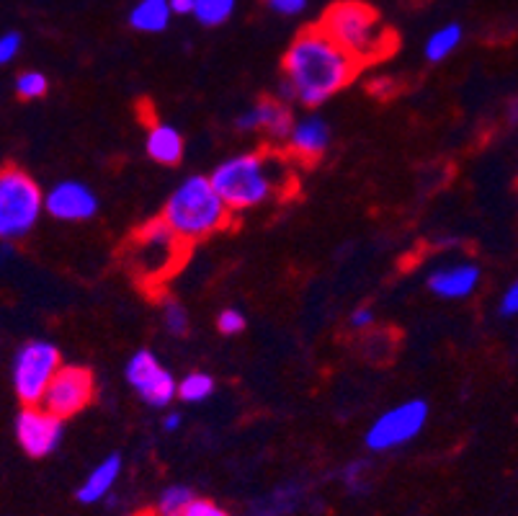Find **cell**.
I'll list each match as a JSON object with an SVG mask.
<instances>
[{"label": "cell", "mask_w": 518, "mask_h": 516, "mask_svg": "<svg viewBox=\"0 0 518 516\" xmlns=\"http://www.w3.org/2000/svg\"><path fill=\"white\" fill-rule=\"evenodd\" d=\"M47 212V191L16 166L0 171V238L11 243L37 228Z\"/></svg>", "instance_id": "6"}, {"label": "cell", "mask_w": 518, "mask_h": 516, "mask_svg": "<svg viewBox=\"0 0 518 516\" xmlns=\"http://www.w3.org/2000/svg\"><path fill=\"white\" fill-rule=\"evenodd\" d=\"M173 16L171 0H137L129 11V26L140 34H160L171 26Z\"/></svg>", "instance_id": "18"}, {"label": "cell", "mask_w": 518, "mask_h": 516, "mask_svg": "<svg viewBox=\"0 0 518 516\" xmlns=\"http://www.w3.org/2000/svg\"><path fill=\"white\" fill-rule=\"evenodd\" d=\"M348 323H351L354 331H366V328H372V323H374V310L366 308V305H361V308H356L354 313H351Z\"/></svg>", "instance_id": "32"}, {"label": "cell", "mask_w": 518, "mask_h": 516, "mask_svg": "<svg viewBox=\"0 0 518 516\" xmlns=\"http://www.w3.org/2000/svg\"><path fill=\"white\" fill-rule=\"evenodd\" d=\"M194 498L191 488L168 486L158 498V516H183Z\"/></svg>", "instance_id": "23"}, {"label": "cell", "mask_w": 518, "mask_h": 516, "mask_svg": "<svg viewBox=\"0 0 518 516\" xmlns=\"http://www.w3.org/2000/svg\"><path fill=\"white\" fill-rule=\"evenodd\" d=\"M281 70V99L297 101L305 109H317L341 93L356 78L361 65L317 24L294 37L284 52Z\"/></svg>", "instance_id": "1"}, {"label": "cell", "mask_w": 518, "mask_h": 516, "mask_svg": "<svg viewBox=\"0 0 518 516\" xmlns=\"http://www.w3.org/2000/svg\"><path fill=\"white\" fill-rule=\"evenodd\" d=\"M320 26L328 31V37L341 44L348 55L364 65L382 62L395 50L397 37L390 26L379 19V13L361 0H341L333 3L323 13Z\"/></svg>", "instance_id": "4"}, {"label": "cell", "mask_w": 518, "mask_h": 516, "mask_svg": "<svg viewBox=\"0 0 518 516\" xmlns=\"http://www.w3.org/2000/svg\"><path fill=\"white\" fill-rule=\"evenodd\" d=\"M119 475H122V455H109L88 473V478L83 480V486L75 491V498L86 506L104 501L114 491Z\"/></svg>", "instance_id": "17"}, {"label": "cell", "mask_w": 518, "mask_h": 516, "mask_svg": "<svg viewBox=\"0 0 518 516\" xmlns=\"http://www.w3.org/2000/svg\"><path fill=\"white\" fill-rule=\"evenodd\" d=\"M498 313L503 318H518V279L513 284H508L506 292L500 295Z\"/></svg>", "instance_id": "28"}, {"label": "cell", "mask_w": 518, "mask_h": 516, "mask_svg": "<svg viewBox=\"0 0 518 516\" xmlns=\"http://www.w3.org/2000/svg\"><path fill=\"white\" fill-rule=\"evenodd\" d=\"M294 122H297V119L292 117V109H289L284 101L261 99L253 106H248L243 114H238L235 127H238L240 132H248V135L263 132L271 142H287Z\"/></svg>", "instance_id": "13"}, {"label": "cell", "mask_w": 518, "mask_h": 516, "mask_svg": "<svg viewBox=\"0 0 518 516\" xmlns=\"http://www.w3.org/2000/svg\"><path fill=\"white\" fill-rule=\"evenodd\" d=\"M101 199L83 181H57L47 191V215L60 222H88L98 215Z\"/></svg>", "instance_id": "12"}, {"label": "cell", "mask_w": 518, "mask_h": 516, "mask_svg": "<svg viewBox=\"0 0 518 516\" xmlns=\"http://www.w3.org/2000/svg\"><path fill=\"white\" fill-rule=\"evenodd\" d=\"M163 217L186 243H199L230 225L232 209L214 186L212 176L191 173L163 204Z\"/></svg>", "instance_id": "3"}, {"label": "cell", "mask_w": 518, "mask_h": 516, "mask_svg": "<svg viewBox=\"0 0 518 516\" xmlns=\"http://www.w3.org/2000/svg\"><path fill=\"white\" fill-rule=\"evenodd\" d=\"M13 91L21 101H39L47 96L49 80L47 75L39 73V70H24L19 78L13 80Z\"/></svg>", "instance_id": "24"}, {"label": "cell", "mask_w": 518, "mask_h": 516, "mask_svg": "<svg viewBox=\"0 0 518 516\" xmlns=\"http://www.w3.org/2000/svg\"><path fill=\"white\" fill-rule=\"evenodd\" d=\"M127 385L150 408H168L178 400V380L150 349H137L124 367Z\"/></svg>", "instance_id": "9"}, {"label": "cell", "mask_w": 518, "mask_h": 516, "mask_svg": "<svg viewBox=\"0 0 518 516\" xmlns=\"http://www.w3.org/2000/svg\"><path fill=\"white\" fill-rule=\"evenodd\" d=\"M145 150L160 166H178L183 160V153H186V142H183L181 129L168 122H155L147 129Z\"/></svg>", "instance_id": "16"}, {"label": "cell", "mask_w": 518, "mask_h": 516, "mask_svg": "<svg viewBox=\"0 0 518 516\" xmlns=\"http://www.w3.org/2000/svg\"><path fill=\"white\" fill-rule=\"evenodd\" d=\"M245 326H248V320H245V315L235 308H227L217 315V331H220L222 336H238V333L245 331Z\"/></svg>", "instance_id": "26"}, {"label": "cell", "mask_w": 518, "mask_h": 516, "mask_svg": "<svg viewBox=\"0 0 518 516\" xmlns=\"http://www.w3.org/2000/svg\"><path fill=\"white\" fill-rule=\"evenodd\" d=\"M171 8L176 16H194L196 0H171Z\"/></svg>", "instance_id": "34"}, {"label": "cell", "mask_w": 518, "mask_h": 516, "mask_svg": "<svg viewBox=\"0 0 518 516\" xmlns=\"http://www.w3.org/2000/svg\"><path fill=\"white\" fill-rule=\"evenodd\" d=\"M294 501H297V488H289V486L279 488V491H274L269 498H266V504L269 506H261V516L266 514V511H271L269 516L284 514V511L292 509Z\"/></svg>", "instance_id": "25"}, {"label": "cell", "mask_w": 518, "mask_h": 516, "mask_svg": "<svg viewBox=\"0 0 518 516\" xmlns=\"http://www.w3.org/2000/svg\"><path fill=\"white\" fill-rule=\"evenodd\" d=\"M181 424H183V416H181V411H171V413H165V418H163V431H168V434H173V431H178V429H181Z\"/></svg>", "instance_id": "35"}, {"label": "cell", "mask_w": 518, "mask_h": 516, "mask_svg": "<svg viewBox=\"0 0 518 516\" xmlns=\"http://www.w3.org/2000/svg\"><path fill=\"white\" fill-rule=\"evenodd\" d=\"M482 282V269L475 261H457L444 264L428 274V292L439 300H467L477 292Z\"/></svg>", "instance_id": "14"}, {"label": "cell", "mask_w": 518, "mask_h": 516, "mask_svg": "<svg viewBox=\"0 0 518 516\" xmlns=\"http://www.w3.org/2000/svg\"><path fill=\"white\" fill-rule=\"evenodd\" d=\"M186 246L189 243L178 238L176 230L163 217H155V220L140 225L129 240L127 264L140 282L160 284L168 274L178 269Z\"/></svg>", "instance_id": "5"}, {"label": "cell", "mask_w": 518, "mask_h": 516, "mask_svg": "<svg viewBox=\"0 0 518 516\" xmlns=\"http://www.w3.org/2000/svg\"><path fill=\"white\" fill-rule=\"evenodd\" d=\"M209 176L232 212L261 207L269 199L281 197L294 181L289 160L274 150L230 155Z\"/></svg>", "instance_id": "2"}, {"label": "cell", "mask_w": 518, "mask_h": 516, "mask_svg": "<svg viewBox=\"0 0 518 516\" xmlns=\"http://www.w3.org/2000/svg\"><path fill=\"white\" fill-rule=\"evenodd\" d=\"M160 320H163L165 333L181 338L189 333V310L183 308L181 300L171 295L160 297Z\"/></svg>", "instance_id": "22"}, {"label": "cell", "mask_w": 518, "mask_h": 516, "mask_svg": "<svg viewBox=\"0 0 518 516\" xmlns=\"http://www.w3.org/2000/svg\"><path fill=\"white\" fill-rule=\"evenodd\" d=\"M93 395H96V380H93L91 369L78 367V364H62L44 395L42 406L68 421L91 406Z\"/></svg>", "instance_id": "11"}, {"label": "cell", "mask_w": 518, "mask_h": 516, "mask_svg": "<svg viewBox=\"0 0 518 516\" xmlns=\"http://www.w3.org/2000/svg\"><path fill=\"white\" fill-rule=\"evenodd\" d=\"M238 0H196L194 19L207 29L222 26L232 19Z\"/></svg>", "instance_id": "21"}, {"label": "cell", "mask_w": 518, "mask_h": 516, "mask_svg": "<svg viewBox=\"0 0 518 516\" xmlns=\"http://www.w3.org/2000/svg\"><path fill=\"white\" fill-rule=\"evenodd\" d=\"M13 434L26 455L42 460L60 447L62 434H65V418L55 416L44 406H21V411L13 418Z\"/></svg>", "instance_id": "10"}, {"label": "cell", "mask_w": 518, "mask_h": 516, "mask_svg": "<svg viewBox=\"0 0 518 516\" xmlns=\"http://www.w3.org/2000/svg\"><path fill=\"white\" fill-rule=\"evenodd\" d=\"M431 406L423 398H410L387 408L374 418V424L366 429L364 444L372 452H390L413 442L428 424Z\"/></svg>", "instance_id": "8"}, {"label": "cell", "mask_w": 518, "mask_h": 516, "mask_svg": "<svg viewBox=\"0 0 518 516\" xmlns=\"http://www.w3.org/2000/svg\"><path fill=\"white\" fill-rule=\"evenodd\" d=\"M364 470H366L364 462H351V465H346V470H343V480H346V486L351 488V491L364 488V480H361Z\"/></svg>", "instance_id": "31"}, {"label": "cell", "mask_w": 518, "mask_h": 516, "mask_svg": "<svg viewBox=\"0 0 518 516\" xmlns=\"http://www.w3.org/2000/svg\"><path fill=\"white\" fill-rule=\"evenodd\" d=\"M330 140H333L330 124L320 114H307V117H299L294 122L292 132H289L287 150L297 160L312 163V160L323 158L328 153Z\"/></svg>", "instance_id": "15"}, {"label": "cell", "mask_w": 518, "mask_h": 516, "mask_svg": "<svg viewBox=\"0 0 518 516\" xmlns=\"http://www.w3.org/2000/svg\"><path fill=\"white\" fill-rule=\"evenodd\" d=\"M392 91H395V83H392L390 78H384V75L369 80V93H372V96H377V99L392 96Z\"/></svg>", "instance_id": "33"}, {"label": "cell", "mask_w": 518, "mask_h": 516, "mask_svg": "<svg viewBox=\"0 0 518 516\" xmlns=\"http://www.w3.org/2000/svg\"><path fill=\"white\" fill-rule=\"evenodd\" d=\"M21 47H24V37H21L19 31H3L0 34V65H11L21 55Z\"/></svg>", "instance_id": "27"}, {"label": "cell", "mask_w": 518, "mask_h": 516, "mask_svg": "<svg viewBox=\"0 0 518 516\" xmlns=\"http://www.w3.org/2000/svg\"><path fill=\"white\" fill-rule=\"evenodd\" d=\"M183 516H230V514H227V511L222 509V506L212 504V501H204V498H194V501H191V506H189V509H186V514H183Z\"/></svg>", "instance_id": "29"}, {"label": "cell", "mask_w": 518, "mask_h": 516, "mask_svg": "<svg viewBox=\"0 0 518 516\" xmlns=\"http://www.w3.org/2000/svg\"><path fill=\"white\" fill-rule=\"evenodd\" d=\"M62 367V351L55 341L29 338L11 357V387L21 406H42L44 395Z\"/></svg>", "instance_id": "7"}, {"label": "cell", "mask_w": 518, "mask_h": 516, "mask_svg": "<svg viewBox=\"0 0 518 516\" xmlns=\"http://www.w3.org/2000/svg\"><path fill=\"white\" fill-rule=\"evenodd\" d=\"M266 3L281 16H299L307 8V0H266Z\"/></svg>", "instance_id": "30"}, {"label": "cell", "mask_w": 518, "mask_h": 516, "mask_svg": "<svg viewBox=\"0 0 518 516\" xmlns=\"http://www.w3.org/2000/svg\"><path fill=\"white\" fill-rule=\"evenodd\" d=\"M214 387H217V382H214L212 375H207V372H189V375H183L178 380V400L191 403V406L207 403L214 395Z\"/></svg>", "instance_id": "20"}, {"label": "cell", "mask_w": 518, "mask_h": 516, "mask_svg": "<svg viewBox=\"0 0 518 516\" xmlns=\"http://www.w3.org/2000/svg\"><path fill=\"white\" fill-rule=\"evenodd\" d=\"M464 39L462 24H444L433 31L431 37L426 39V47H423V55H426L428 62H444L449 60L454 52L459 50V44Z\"/></svg>", "instance_id": "19"}]
</instances>
